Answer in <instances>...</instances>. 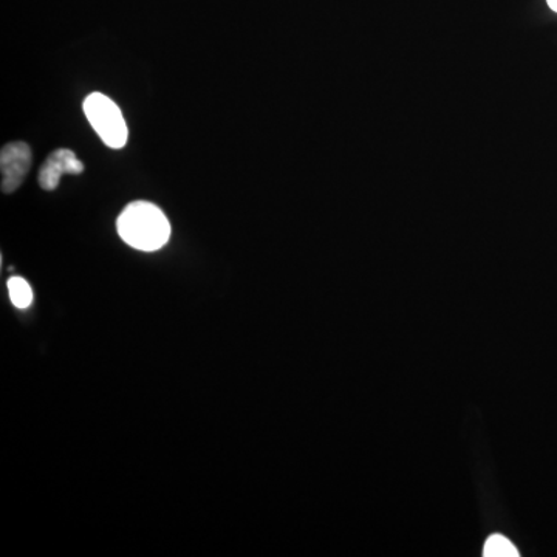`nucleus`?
I'll return each mask as SVG.
<instances>
[{
  "label": "nucleus",
  "mask_w": 557,
  "mask_h": 557,
  "mask_svg": "<svg viewBox=\"0 0 557 557\" xmlns=\"http://www.w3.org/2000/svg\"><path fill=\"white\" fill-rule=\"evenodd\" d=\"M32 168V149L27 143L13 141L3 146L0 152V171H2L3 194L20 189Z\"/></svg>",
  "instance_id": "7ed1b4c3"
},
{
  "label": "nucleus",
  "mask_w": 557,
  "mask_h": 557,
  "mask_svg": "<svg viewBox=\"0 0 557 557\" xmlns=\"http://www.w3.org/2000/svg\"><path fill=\"white\" fill-rule=\"evenodd\" d=\"M84 171L83 161L70 149H58L40 166L39 185L46 190H54L60 186L62 175H78Z\"/></svg>",
  "instance_id": "20e7f679"
},
{
  "label": "nucleus",
  "mask_w": 557,
  "mask_h": 557,
  "mask_svg": "<svg viewBox=\"0 0 557 557\" xmlns=\"http://www.w3.org/2000/svg\"><path fill=\"white\" fill-rule=\"evenodd\" d=\"M84 113L104 145L112 149L124 148L129 132H127L126 120L116 102L97 91V94L89 95L84 101Z\"/></svg>",
  "instance_id": "f03ea898"
},
{
  "label": "nucleus",
  "mask_w": 557,
  "mask_h": 557,
  "mask_svg": "<svg viewBox=\"0 0 557 557\" xmlns=\"http://www.w3.org/2000/svg\"><path fill=\"white\" fill-rule=\"evenodd\" d=\"M549 9L557 13V0H547Z\"/></svg>",
  "instance_id": "0eeeda50"
},
{
  "label": "nucleus",
  "mask_w": 557,
  "mask_h": 557,
  "mask_svg": "<svg viewBox=\"0 0 557 557\" xmlns=\"http://www.w3.org/2000/svg\"><path fill=\"white\" fill-rule=\"evenodd\" d=\"M485 557H519L518 548L508 541L507 537L494 534L487 539L485 548H483Z\"/></svg>",
  "instance_id": "423d86ee"
},
{
  "label": "nucleus",
  "mask_w": 557,
  "mask_h": 557,
  "mask_svg": "<svg viewBox=\"0 0 557 557\" xmlns=\"http://www.w3.org/2000/svg\"><path fill=\"white\" fill-rule=\"evenodd\" d=\"M10 299L17 309H28L33 302V289L24 277L13 276L7 282Z\"/></svg>",
  "instance_id": "39448f33"
},
{
  "label": "nucleus",
  "mask_w": 557,
  "mask_h": 557,
  "mask_svg": "<svg viewBox=\"0 0 557 557\" xmlns=\"http://www.w3.org/2000/svg\"><path fill=\"white\" fill-rule=\"evenodd\" d=\"M121 239L139 251L152 252L170 242L171 223L166 214L150 201H132L116 220Z\"/></svg>",
  "instance_id": "f257e3e1"
}]
</instances>
